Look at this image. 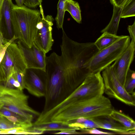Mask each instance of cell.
Masks as SVG:
<instances>
[{
  "label": "cell",
  "instance_id": "obj_1",
  "mask_svg": "<svg viewBox=\"0 0 135 135\" xmlns=\"http://www.w3.org/2000/svg\"><path fill=\"white\" fill-rule=\"evenodd\" d=\"M62 29L61 56L65 68L67 83L72 92L91 73L86 65L99 50L94 42L81 43L72 40Z\"/></svg>",
  "mask_w": 135,
  "mask_h": 135
},
{
  "label": "cell",
  "instance_id": "obj_2",
  "mask_svg": "<svg viewBox=\"0 0 135 135\" xmlns=\"http://www.w3.org/2000/svg\"><path fill=\"white\" fill-rule=\"evenodd\" d=\"M46 75L44 113L58 105L71 93L68 85L65 70L61 55L53 52L46 58Z\"/></svg>",
  "mask_w": 135,
  "mask_h": 135
},
{
  "label": "cell",
  "instance_id": "obj_3",
  "mask_svg": "<svg viewBox=\"0 0 135 135\" xmlns=\"http://www.w3.org/2000/svg\"><path fill=\"white\" fill-rule=\"evenodd\" d=\"M113 109L110 100L103 95L74 103L52 115L45 123L57 122L68 124L80 118H93L109 116Z\"/></svg>",
  "mask_w": 135,
  "mask_h": 135
},
{
  "label": "cell",
  "instance_id": "obj_4",
  "mask_svg": "<svg viewBox=\"0 0 135 135\" xmlns=\"http://www.w3.org/2000/svg\"><path fill=\"white\" fill-rule=\"evenodd\" d=\"M14 35L29 48L33 44L37 26L41 19L40 11L13 4L11 10Z\"/></svg>",
  "mask_w": 135,
  "mask_h": 135
},
{
  "label": "cell",
  "instance_id": "obj_5",
  "mask_svg": "<svg viewBox=\"0 0 135 135\" xmlns=\"http://www.w3.org/2000/svg\"><path fill=\"white\" fill-rule=\"evenodd\" d=\"M28 98L23 90L7 88L0 82V102L3 104L2 107L32 123L35 118L38 117L40 113L29 106Z\"/></svg>",
  "mask_w": 135,
  "mask_h": 135
},
{
  "label": "cell",
  "instance_id": "obj_6",
  "mask_svg": "<svg viewBox=\"0 0 135 135\" xmlns=\"http://www.w3.org/2000/svg\"><path fill=\"white\" fill-rule=\"evenodd\" d=\"M104 92L103 79L100 72L91 73L73 92L60 103L65 108L77 102L90 99L102 95Z\"/></svg>",
  "mask_w": 135,
  "mask_h": 135
},
{
  "label": "cell",
  "instance_id": "obj_7",
  "mask_svg": "<svg viewBox=\"0 0 135 135\" xmlns=\"http://www.w3.org/2000/svg\"><path fill=\"white\" fill-rule=\"evenodd\" d=\"M129 36H124L109 46L99 51L86 65L90 73L101 72L110 65L123 53L131 42Z\"/></svg>",
  "mask_w": 135,
  "mask_h": 135
},
{
  "label": "cell",
  "instance_id": "obj_8",
  "mask_svg": "<svg viewBox=\"0 0 135 135\" xmlns=\"http://www.w3.org/2000/svg\"><path fill=\"white\" fill-rule=\"evenodd\" d=\"M27 68L23 54L14 41L8 46L0 63V82L5 81L15 71L24 73Z\"/></svg>",
  "mask_w": 135,
  "mask_h": 135
},
{
  "label": "cell",
  "instance_id": "obj_9",
  "mask_svg": "<svg viewBox=\"0 0 135 135\" xmlns=\"http://www.w3.org/2000/svg\"><path fill=\"white\" fill-rule=\"evenodd\" d=\"M104 92L109 97L115 98L128 105H135V95L128 93L118 80L111 65L102 71Z\"/></svg>",
  "mask_w": 135,
  "mask_h": 135
},
{
  "label": "cell",
  "instance_id": "obj_10",
  "mask_svg": "<svg viewBox=\"0 0 135 135\" xmlns=\"http://www.w3.org/2000/svg\"><path fill=\"white\" fill-rule=\"evenodd\" d=\"M39 6L41 19L37 26L33 44L46 54L52 50L54 42L52 33L54 20L51 15L45 16L41 4Z\"/></svg>",
  "mask_w": 135,
  "mask_h": 135
},
{
  "label": "cell",
  "instance_id": "obj_11",
  "mask_svg": "<svg viewBox=\"0 0 135 135\" xmlns=\"http://www.w3.org/2000/svg\"><path fill=\"white\" fill-rule=\"evenodd\" d=\"M24 74V89L35 97H44L46 81L45 71L39 69L27 68Z\"/></svg>",
  "mask_w": 135,
  "mask_h": 135
},
{
  "label": "cell",
  "instance_id": "obj_12",
  "mask_svg": "<svg viewBox=\"0 0 135 135\" xmlns=\"http://www.w3.org/2000/svg\"><path fill=\"white\" fill-rule=\"evenodd\" d=\"M135 51V43L131 41L127 48L111 65L117 77L124 86L127 74L134 60Z\"/></svg>",
  "mask_w": 135,
  "mask_h": 135
},
{
  "label": "cell",
  "instance_id": "obj_13",
  "mask_svg": "<svg viewBox=\"0 0 135 135\" xmlns=\"http://www.w3.org/2000/svg\"><path fill=\"white\" fill-rule=\"evenodd\" d=\"M17 44L25 60L27 68L39 69L45 71L46 53L33 44L29 48L18 40Z\"/></svg>",
  "mask_w": 135,
  "mask_h": 135
},
{
  "label": "cell",
  "instance_id": "obj_14",
  "mask_svg": "<svg viewBox=\"0 0 135 135\" xmlns=\"http://www.w3.org/2000/svg\"><path fill=\"white\" fill-rule=\"evenodd\" d=\"M93 118V120L99 128L110 130L118 134H134L135 130L129 131L118 122L108 116Z\"/></svg>",
  "mask_w": 135,
  "mask_h": 135
},
{
  "label": "cell",
  "instance_id": "obj_15",
  "mask_svg": "<svg viewBox=\"0 0 135 135\" xmlns=\"http://www.w3.org/2000/svg\"><path fill=\"white\" fill-rule=\"evenodd\" d=\"M13 4L12 0H4L1 10V14L5 22L1 32L3 37L8 40L11 39L14 36L11 18V10Z\"/></svg>",
  "mask_w": 135,
  "mask_h": 135
},
{
  "label": "cell",
  "instance_id": "obj_16",
  "mask_svg": "<svg viewBox=\"0 0 135 135\" xmlns=\"http://www.w3.org/2000/svg\"><path fill=\"white\" fill-rule=\"evenodd\" d=\"M31 127L43 131L44 132L48 131H61L68 129L79 130L78 128L70 126L68 124L60 122H50L32 125Z\"/></svg>",
  "mask_w": 135,
  "mask_h": 135
},
{
  "label": "cell",
  "instance_id": "obj_17",
  "mask_svg": "<svg viewBox=\"0 0 135 135\" xmlns=\"http://www.w3.org/2000/svg\"><path fill=\"white\" fill-rule=\"evenodd\" d=\"M113 14L109 24L100 32H107L110 34L117 35L119 22L121 18L122 7L117 6L113 4Z\"/></svg>",
  "mask_w": 135,
  "mask_h": 135
},
{
  "label": "cell",
  "instance_id": "obj_18",
  "mask_svg": "<svg viewBox=\"0 0 135 135\" xmlns=\"http://www.w3.org/2000/svg\"><path fill=\"white\" fill-rule=\"evenodd\" d=\"M118 122L129 131L135 130L134 121L129 116L114 109L108 116Z\"/></svg>",
  "mask_w": 135,
  "mask_h": 135
},
{
  "label": "cell",
  "instance_id": "obj_19",
  "mask_svg": "<svg viewBox=\"0 0 135 135\" xmlns=\"http://www.w3.org/2000/svg\"><path fill=\"white\" fill-rule=\"evenodd\" d=\"M94 42L95 45L100 50L111 45L124 35L118 36L107 32H104Z\"/></svg>",
  "mask_w": 135,
  "mask_h": 135
},
{
  "label": "cell",
  "instance_id": "obj_20",
  "mask_svg": "<svg viewBox=\"0 0 135 135\" xmlns=\"http://www.w3.org/2000/svg\"><path fill=\"white\" fill-rule=\"evenodd\" d=\"M65 11H68L77 23H81V10L78 2L73 0H66Z\"/></svg>",
  "mask_w": 135,
  "mask_h": 135
},
{
  "label": "cell",
  "instance_id": "obj_21",
  "mask_svg": "<svg viewBox=\"0 0 135 135\" xmlns=\"http://www.w3.org/2000/svg\"><path fill=\"white\" fill-rule=\"evenodd\" d=\"M68 124L72 127L79 128H97L99 127L93 118H80L69 122Z\"/></svg>",
  "mask_w": 135,
  "mask_h": 135
},
{
  "label": "cell",
  "instance_id": "obj_22",
  "mask_svg": "<svg viewBox=\"0 0 135 135\" xmlns=\"http://www.w3.org/2000/svg\"><path fill=\"white\" fill-rule=\"evenodd\" d=\"M66 0H59L57 4V13L55 19L58 29L63 28Z\"/></svg>",
  "mask_w": 135,
  "mask_h": 135
},
{
  "label": "cell",
  "instance_id": "obj_23",
  "mask_svg": "<svg viewBox=\"0 0 135 135\" xmlns=\"http://www.w3.org/2000/svg\"><path fill=\"white\" fill-rule=\"evenodd\" d=\"M124 87L128 93L135 95V72L130 69L127 74Z\"/></svg>",
  "mask_w": 135,
  "mask_h": 135
},
{
  "label": "cell",
  "instance_id": "obj_24",
  "mask_svg": "<svg viewBox=\"0 0 135 135\" xmlns=\"http://www.w3.org/2000/svg\"><path fill=\"white\" fill-rule=\"evenodd\" d=\"M135 16V0H131L122 7L121 18H125Z\"/></svg>",
  "mask_w": 135,
  "mask_h": 135
},
{
  "label": "cell",
  "instance_id": "obj_25",
  "mask_svg": "<svg viewBox=\"0 0 135 135\" xmlns=\"http://www.w3.org/2000/svg\"><path fill=\"white\" fill-rule=\"evenodd\" d=\"M17 38L14 35L10 40L5 38L2 32L0 33V63L3 59L9 45Z\"/></svg>",
  "mask_w": 135,
  "mask_h": 135
},
{
  "label": "cell",
  "instance_id": "obj_26",
  "mask_svg": "<svg viewBox=\"0 0 135 135\" xmlns=\"http://www.w3.org/2000/svg\"><path fill=\"white\" fill-rule=\"evenodd\" d=\"M18 128L21 127L14 124L4 116L0 114V130H7Z\"/></svg>",
  "mask_w": 135,
  "mask_h": 135
},
{
  "label": "cell",
  "instance_id": "obj_27",
  "mask_svg": "<svg viewBox=\"0 0 135 135\" xmlns=\"http://www.w3.org/2000/svg\"><path fill=\"white\" fill-rule=\"evenodd\" d=\"M80 134H113L115 133L99 131L96 128H84L80 130Z\"/></svg>",
  "mask_w": 135,
  "mask_h": 135
},
{
  "label": "cell",
  "instance_id": "obj_28",
  "mask_svg": "<svg viewBox=\"0 0 135 135\" xmlns=\"http://www.w3.org/2000/svg\"><path fill=\"white\" fill-rule=\"evenodd\" d=\"M42 0H22L23 4L30 8H35L41 3Z\"/></svg>",
  "mask_w": 135,
  "mask_h": 135
},
{
  "label": "cell",
  "instance_id": "obj_29",
  "mask_svg": "<svg viewBox=\"0 0 135 135\" xmlns=\"http://www.w3.org/2000/svg\"><path fill=\"white\" fill-rule=\"evenodd\" d=\"M14 74L16 80L20 84L22 90L24 89V73L16 71L14 72Z\"/></svg>",
  "mask_w": 135,
  "mask_h": 135
},
{
  "label": "cell",
  "instance_id": "obj_30",
  "mask_svg": "<svg viewBox=\"0 0 135 135\" xmlns=\"http://www.w3.org/2000/svg\"><path fill=\"white\" fill-rule=\"evenodd\" d=\"M127 30L130 35L131 41L135 43V21L132 25H129Z\"/></svg>",
  "mask_w": 135,
  "mask_h": 135
},
{
  "label": "cell",
  "instance_id": "obj_31",
  "mask_svg": "<svg viewBox=\"0 0 135 135\" xmlns=\"http://www.w3.org/2000/svg\"><path fill=\"white\" fill-rule=\"evenodd\" d=\"M75 129H68L60 131L58 132L54 133L56 134H80V132L77 131Z\"/></svg>",
  "mask_w": 135,
  "mask_h": 135
},
{
  "label": "cell",
  "instance_id": "obj_32",
  "mask_svg": "<svg viewBox=\"0 0 135 135\" xmlns=\"http://www.w3.org/2000/svg\"><path fill=\"white\" fill-rule=\"evenodd\" d=\"M126 0H110V2L112 5L120 7H123Z\"/></svg>",
  "mask_w": 135,
  "mask_h": 135
},
{
  "label": "cell",
  "instance_id": "obj_33",
  "mask_svg": "<svg viewBox=\"0 0 135 135\" xmlns=\"http://www.w3.org/2000/svg\"><path fill=\"white\" fill-rule=\"evenodd\" d=\"M2 16L1 14L0 16V33L2 31Z\"/></svg>",
  "mask_w": 135,
  "mask_h": 135
},
{
  "label": "cell",
  "instance_id": "obj_34",
  "mask_svg": "<svg viewBox=\"0 0 135 135\" xmlns=\"http://www.w3.org/2000/svg\"><path fill=\"white\" fill-rule=\"evenodd\" d=\"M4 0H0V8L2 9Z\"/></svg>",
  "mask_w": 135,
  "mask_h": 135
},
{
  "label": "cell",
  "instance_id": "obj_35",
  "mask_svg": "<svg viewBox=\"0 0 135 135\" xmlns=\"http://www.w3.org/2000/svg\"><path fill=\"white\" fill-rule=\"evenodd\" d=\"M131 0H126L124 4H126L127 3H129Z\"/></svg>",
  "mask_w": 135,
  "mask_h": 135
},
{
  "label": "cell",
  "instance_id": "obj_36",
  "mask_svg": "<svg viewBox=\"0 0 135 135\" xmlns=\"http://www.w3.org/2000/svg\"><path fill=\"white\" fill-rule=\"evenodd\" d=\"M16 3V5L18 6L19 5V0H15Z\"/></svg>",
  "mask_w": 135,
  "mask_h": 135
},
{
  "label": "cell",
  "instance_id": "obj_37",
  "mask_svg": "<svg viewBox=\"0 0 135 135\" xmlns=\"http://www.w3.org/2000/svg\"><path fill=\"white\" fill-rule=\"evenodd\" d=\"M3 104L2 103L0 102V108L1 107H2Z\"/></svg>",
  "mask_w": 135,
  "mask_h": 135
},
{
  "label": "cell",
  "instance_id": "obj_38",
  "mask_svg": "<svg viewBox=\"0 0 135 135\" xmlns=\"http://www.w3.org/2000/svg\"><path fill=\"white\" fill-rule=\"evenodd\" d=\"M1 10L2 9L0 8V16L1 14Z\"/></svg>",
  "mask_w": 135,
  "mask_h": 135
},
{
  "label": "cell",
  "instance_id": "obj_39",
  "mask_svg": "<svg viewBox=\"0 0 135 135\" xmlns=\"http://www.w3.org/2000/svg\"><path fill=\"white\" fill-rule=\"evenodd\" d=\"M0 134H1V130H0Z\"/></svg>",
  "mask_w": 135,
  "mask_h": 135
}]
</instances>
